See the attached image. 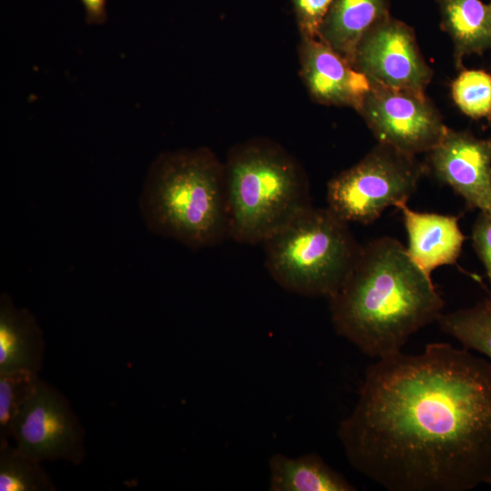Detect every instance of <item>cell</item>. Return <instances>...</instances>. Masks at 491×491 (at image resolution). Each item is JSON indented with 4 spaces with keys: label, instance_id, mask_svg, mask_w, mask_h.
<instances>
[{
    "label": "cell",
    "instance_id": "20",
    "mask_svg": "<svg viewBox=\"0 0 491 491\" xmlns=\"http://www.w3.org/2000/svg\"><path fill=\"white\" fill-rule=\"evenodd\" d=\"M456 105L473 118L491 115V75L482 70H464L453 82Z\"/></svg>",
    "mask_w": 491,
    "mask_h": 491
},
{
    "label": "cell",
    "instance_id": "7",
    "mask_svg": "<svg viewBox=\"0 0 491 491\" xmlns=\"http://www.w3.org/2000/svg\"><path fill=\"white\" fill-rule=\"evenodd\" d=\"M13 439L23 453L40 462L79 465L85 456V430L69 401L40 377L15 420Z\"/></svg>",
    "mask_w": 491,
    "mask_h": 491
},
{
    "label": "cell",
    "instance_id": "6",
    "mask_svg": "<svg viewBox=\"0 0 491 491\" xmlns=\"http://www.w3.org/2000/svg\"><path fill=\"white\" fill-rule=\"evenodd\" d=\"M424 172L415 155L381 144L327 184V207L346 223L376 220L389 206L406 204Z\"/></svg>",
    "mask_w": 491,
    "mask_h": 491
},
{
    "label": "cell",
    "instance_id": "17",
    "mask_svg": "<svg viewBox=\"0 0 491 491\" xmlns=\"http://www.w3.org/2000/svg\"><path fill=\"white\" fill-rule=\"evenodd\" d=\"M438 323L442 331L464 348L485 355L491 363V297L471 307L442 314Z\"/></svg>",
    "mask_w": 491,
    "mask_h": 491
},
{
    "label": "cell",
    "instance_id": "15",
    "mask_svg": "<svg viewBox=\"0 0 491 491\" xmlns=\"http://www.w3.org/2000/svg\"><path fill=\"white\" fill-rule=\"evenodd\" d=\"M271 491H355L352 485L316 453L297 457L274 454L269 461Z\"/></svg>",
    "mask_w": 491,
    "mask_h": 491
},
{
    "label": "cell",
    "instance_id": "11",
    "mask_svg": "<svg viewBox=\"0 0 491 491\" xmlns=\"http://www.w3.org/2000/svg\"><path fill=\"white\" fill-rule=\"evenodd\" d=\"M300 59L302 77L316 101L359 110L371 83L347 59L319 37H303Z\"/></svg>",
    "mask_w": 491,
    "mask_h": 491
},
{
    "label": "cell",
    "instance_id": "4",
    "mask_svg": "<svg viewBox=\"0 0 491 491\" xmlns=\"http://www.w3.org/2000/svg\"><path fill=\"white\" fill-rule=\"evenodd\" d=\"M225 179L228 238L241 244H263L313 206L301 166L267 141H251L232 149Z\"/></svg>",
    "mask_w": 491,
    "mask_h": 491
},
{
    "label": "cell",
    "instance_id": "2",
    "mask_svg": "<svg viewBox=\"0 0 491 491\" xmlns=\"http://www.w3.org/2000/svg\"><path fill=\"white\" fill-rule=\"evenodd\" d=\"M329 306L336 334L380 359L401 352L413 334L438 320L444 300L406 247L385 236L361 247Z\"/></svg>",
    "mask_w": 491,
    "mask_h": 491
},
{
    "label": "cell",
    "instance_id": "9",
    "mask_svg": "<svg viewBox=\"0 0 491 491\" xmlns=\"http://www.w3.org/2000/svg\"><path fill=\"white\" fill-rule=\"evenodd\" d=\"M353 65L370 83L397 90L424 93L432 77L413 30L390 17L362 38Z\"/></svg>",
    "mask_w": 491,
    "mask_h": 491
},
{
    "label": "cell",
    "instance_id": "5",
    "mask_svg": "<svg viewBox=\"0 0 491 491\" xmlns=\"http://www.w3.org/2000/svg\"><path fill=\"white\" fill-rule=\"evenodd\" d=\"M265 264L285 290L309 297L334 296L361 250L348 223L328 207H309L264 243Z\"/></svg>",
    "mask_w": 491,
    "mask_h": 491
},
{
    "label": "cell",
    "instance_id": "14",
    "mask_svg": "<svg viewBox=\"0 0 491 491\" xmlns=\"http://www.w3.org/2000/svg\"><path fill=\"white\" fill-rule=\"evenodd\" d=\"M387 17L386 0H333L318 37L353 65L362 38Z\"/></svg>",
    "mask_w": 491,
    "mask_h": 491
},
{
    "label": "cell",
    "instance_id": "19",
    "mask_svg": "<svg viewBox=\"0 0 491 491\" xmlns=\"http://www.w3.org/2000/svg\"><path fill=\"white\" fill-rule=\"evenodd\" d=\"M38 378L27 371L0 374V439H13L15 420Z\"/></svg>",
    "mask_w": 491,
    "mask_h": 491
},
{
    "label": "cell",
    "instance_id": "8",
    "mask_svg": "<svg viewBox=\"0 0 491 491\" xmlns=\"http://www.w3.org/2000/svg\"><path fill=\"white\" fill-rule=\"evenodd\" d=\"M358 112L379 143L410 155L430 152L448 130L420 92L371 83Z\"/></svg>",
    "mask_w": 491,
    "mask_h": 491
},
{
    "label": "cell",
    "instance_id": "10",
    "mask_svg": "<svg viewBox=\"0 0 491 491\" xmlns=\"http://www.w3.org/2000/svg\"><path fill=\"white\" fill-rule=\"evenodd\" d=\"M435 175L471 207L491 205V140L448 129L430 152Z\"/></svg>",
    "mask_w": 491,
    "mask_h": 491
},
{
    "label": "cell",
    "instance_id": "24",
    "mask_svg": "<svg viewBox=\"0 0 491 491\" xmlns=\"http://www.w3.org/2000/svg\"><path fill=\"white\" fill-rule=\"evenodd\" d=\"M486 213H488L489 215H491V205H490V208L488 209V211H487Z\"/></svg>",
    "mask_w": 491,
    "mask_h": 491
},
{
    "label": "cell",
    "instance_id": "18",
    "mask_svg": "<svg viewBox=\"0 0 491 491\" xmlns=\"http://www.w3.org/2000/svg\"><path fill=\"white\" fill-rule=\"evenodd\" d=\"M41 463L9 440L0 439V490L55 491V486Z\"/></svg>",
    "mask_w": 491,
    "mask_h": 491
},
{
    "label": "cell",
    "instance_id": "22",
    "mask_svg": "<svg viewBox=\"0 0 491 491\" xmlns=\"http://www.w3.org/2000/svg\"><path fill=\"white\" fill-rule=\"evenodd\" d=\"M472 239L491 286V215L481 211L473 227Z\"/></svg>",
    "mask_w": 491,
    "mask_h": 491
},
{
    "label": "cell",
    "instance_id": "23",
    "mask_svg": "<svg viewBox=\"0 0 491 491\" xmlns=\"http://www.w3.org/2000/svg\"><path fill=\"white\" fill-rule=\"evenodd\" d=\"M85 9V22L88 25H100L106 22V0H79Z\"/></svg>",
    "mask_w": 491,
    "mask_h": 491
},
{
    "label": "cell",
    "instance_id": "12",
    "mask_svg": "<svg viewBox=\"0 0 491 491\" xmlns=\"http://www.w3.org/2000/svg\"><path fill=\"white\" fill-rule=\"evenodd\" d=\"M402 212L408 236V255L428 276L436 268L455 264L465 235L458 217L434 213H420L406 204L397 206Z\"/></svg>",
    "mask_w": 491,
    "mask_h": 491
},
{
    "label": "cell",
    "instance_id": "3",
    "mask_svg": "<svg viewBox=\"0 0 491 491\" xmlns=\"http://www.w3.org/2000/svg\"><path fill=\"white\" fill-rule=\"evenodd\" d=\"M140 205L152 232L192 249L228 238L225 165L206 148L161 155L150 168Z\"/></svg>",
    "mask_w": 491,
    "mask_h": 491
},
{
    "label": "cell",
    "instance_id": "21",
    "mask_svg": "<svg viewBox=\"0 0 491 491\" xmlns=\"http://www.w3.org/2000/svg\"><path fill=\"white\" fill-rule=\"evenodd\" d=\"M333 0H293L296 21L303 37H318L320 27Z\"/></svg>",
    "mask_w": 491,
    "mask_h": 491
},
{
    "label": "cell",
    "instance_id": "13",
    "mask_svg": "<svg viewBox=\"0 0 491 491\" xmlns=\"http://www.w3.org/2000/svg\"><path fill=\"white\" fill-rule=\"evenodd\" d=\"M45 341L35 318L25 308H16L11 297H0V374L27 371L38 374L43 366Z\"/></svg>",
    "mask_w": 491,
    "mask_h": 491
},
{
    "label": "cell",
    "instance_id": "1",
    "mask_svg": "<svg viewBox=\"0 0 491 491\" xmlns=\"http://www.w3.org/2000/svg\"><path fill=\"white\" fill-rule=\"evenodd\" d=\"M337 434L351 466L389 491L491 485V363L446 343L376 359Z\"/></svg>",
    "mask_w": 491,
    "mask_h": 491
},
{
    "label": "cell",
    "instance_id": "16",
    "mask_svg": "<svg viewBox=\"0 0 491 491\" xmlns=\"http://www.w3.org/2000/svg\"><path fill=\"white\" fill-rule=\"evenodd\" d=\"M442 26L455 45L456 60L491 47V4L481 0H437Z\"/></svg>",
    "mask_w": 491,
    "mask_h": 491
}]
</instances>
